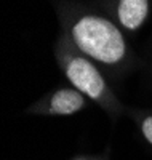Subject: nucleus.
Listing matches in <instances>:
<instances>
[{"instance_id":"nucleus-3","label":"nucleus","mask_w":152,"mask_h":160,"mask_svg":"<svg viewBox=\"0 0 152 160\" xmlns=\"http://www.w3.org/2000/svg\"><path fill=\"white\" fill-rule=\"evenodd\" d=\"M149 0H119L117 18L128 31L139 29L147 18Z\"/></svg>"},{"instance_id":"nucleus-2","label":"nucleus","mask_w":152,"mask_h":160,"mask_svg":"<svg viewBox=\"0 0 152 160\" xmlns=\"http://www.w3.org/2000/svg\"><path fill=\"white\" fill-rule=\"evenodd\" d=\"M66 75L69 78V82L88 98L91 99L103 98L106 91L104 78L88 59L80 58V56L71 58L66 62Z\"/></svg>"},{"instance_id":"nucleus-1","label":"nucleus","mask_w":152,"mask_h":160,"mask_svg":"<svg viewBox=\"0 0 152 160\" xmlns=\"http://www.w3.org/2000/svg\"><path fill=\"white\" fill-rule=\"evenodd\" d=\"M71 37L82 53L104 64H115L127 53L125 38L119 28L96 15L80 16L71 26Z\"/></svg>"},{"instance_id":"nucleus-5","label":"nucleus","mask_w":152,"mask_h":160,"mask_svg":"<svg viewBox=\"0 0 152 160\" xmlns=\"http://www.w3.org/2000/svg\"><path fill=\"white\" fill-rule=\"evenodd\" d=\"M141 130H143V135H144V138L147 139V142L152 144V115L147 117L144 122H143Z\"/></svg>"},{"instance_id":"nucleus-4","label":"nucleus","mask_w":152,"mask_h":160,"mask_svg":"<svg viewBox=\"0 0 152 160\" xmlns=\"http://www.w3.org/2000/svg\"><path fill=\"white\" fill-rule=\"evenodd\" d=\"M84 106H85V98L79 90L64 88L58 90L51 96L48 111L53 115H72L79 112Z\"/></svg>"}]
</instances>
